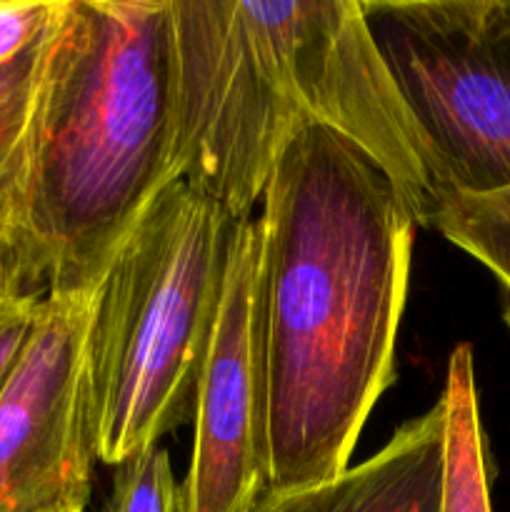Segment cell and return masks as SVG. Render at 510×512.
Instances as JSON below:
<instances>
[{"mask_svg": "<svg viewBox=\"0 0 510 512\" xmlns=\"http://www.w3.org/2000/svg\"><path fill=\"white\" fill-rule=\"evenodd\" d=\"M508 3H510V0H508Z\"/></svg>", "mask_w": 510, "mask_h": 512, "instance_id": "2e32d148", "label": "cell"}, {"mask_svg": "<svg viewBox=\"0 0 510 512\" xmlns=\"http://www.w3.org/2000/svg\"><path fill=\"white\" fill-rule=\"evenodd\" d=\"M48 30L28 50L15 55L10 63L0 65V243L5 248H8L5 228H8L10 200L23 163L25 138H28L40 73H43Z\"/></svg>", "mask_w": 510, "mask_h": 512, "instance_id": "8fae6325", "label": "cell"}, {"mask_svg": "<svg viewBox=\"0 0 510 512\" xmlns=\"http://www.w3.org/2000/svg\"><path fill=\"white\" fill-rule=\"evenodd\" d=\"M260 200L268 478L285 493L343 473L395 383L418 220L373 155L318 123L285 138Z\"/></svg>", "mask_w": 510, "mask_h": 512, "instance_id": "6da1fadb", "label": "cell"}, {"mask_svg": "<svg viewBox=\"0 0 510 512\" xmlns=\"http://www.w3.org/2000/svg\"><path fill=\"white\" fill-rule=\"evenodd\" d=\"M95 293L45 295L0 385V512H85L95 430L88 348Z\"/></svg>", "mask_w": 510, "mask_h": 512, "instance_id": "8992f818", "label": "cell"}, {"mask_svg": "<svg viewBox=\"0 0 510 512\" xmlns=\"http://www.w3.org/2000/svg\"><path fill=\"white\" fill-rule=\"evenodd\" d=\"M43 295H15L0 308V385L33 333Z\"/></svg>", "mask_w": 510, "mask_h": 512, "instance_id": "5bb4252c", "label": "cell"}, {"mask_svg": "<svg viewBox=\"0 0 510 512\" xmlns=\"http://www.w3.org/2000/svg\"><path fill=\"white\" fill-rule=\"evenodd\" d=\"M178 178L250 220L285 138L325 125L373 155L418 225L445 195L360 0H170Z\"/></svg>", "mask_w": 510, "mask_h": 512, "instance_id": "7a4b0ae2", "label": "cell"}, {"mask_svg": "<svg viewBox=\"0 0 510 512\" xmlns=\"http://www.w3.org/2000/svg\"><path fill=\"white\" fill-rule=\"evenodd\" d=\"M425 228L478 260L498 285L500 315L510 330V188L498 193H445Z\"/></svg>", "mask_w": 510, "mask_h": 512, "instance_id": "30bf717a", "label": "cell"}, {"mask_svg": "<svg viewBox=\"0 0 510 512\" xmlns=\"http://www.w3.org/2000/svg\"><path fill=\"white\" fill-rule=\"evenodd\" d=\"M15 295H28V293H23V288H20L13 258H10L8 248L0 243V308H3L10 298H15Z\"/></svg>", "mask_w": 510, "mask_h": 512, "instance_id": "9a60e30c", "label": "cell"}, {"mask_svg": "<svg viewBox=\"0 0 510 512\" xmlns=\"http://www.w3.org/2000/svg\"><path fill=\"white\" fill-rule=\"evenodd\" d=\"M58 8L60 0H0V65L43 38Z\"/></svg>", "mask_w": 510, "mask_h": 512, "instance_id": "4fadbf2b", "label": "cell"}, {"mask_svg": "<svg viewBox=\"0 0 510 512\" xmlns=\"http://www.w3.org/2000/svg\"><path fill=\"white\" fill-rule=\"evenodd\" d=\"M445 478L443 512H493L490 460L480 423L473 348L458 345L445 370Z\"/></svg>", "mask_w": 510, "mask_h": 512, "instance_id": "9c48e42d", "label": "cell"}, {"mask_svg": "<svg viewBox=\"0 0 510 512\" xmlns=\"http://www.w3.org/2000/svg\"><path fill=\"white\" fill-rule=\"evenodd\" d=\"M270 493L268 395L258 315V228L230 240L218 318L195 390L180 512H253Z\"/></svg>", "mask_w": 510, "mask_h": 512, "instance_id": "52a82bcc", "label": "cell"}, {"mask_svg": "<svg viewBox=\"0 0 510 512\" xmlns=\"http://www.w3.org/2000/svg\"><path fill=\"white\" fill-rule=\"evenodd\" d=\"M103 512H180V485L168 450L150 445L115 465Z\"/></svg>", "mask_w": 510, "mask_h": 512, "instance_id": "7c38bea8", "label": "cell"}, {"mask_svg": "<svg viewBox=\"0 0 510 512\" xmlns=\"http://www.w3.org/2000/svg\"><path fill=\"white\" fill-rule=\"evenodd\" d=\"M443 398L375 455L308 488L268 493L253 512H443Z\"/></svg>", "mask_w": 510, "mask_h": 512, "instance_id": "ba28073f", "label": "cell"}, {"mask_svg": "<svg viewBox=\"0 0 510 512\" xmlns=\"http://www.w3.org/2000/svg\"><path fill=\"white\" fill-rule=\"evenodd\" d=\"M445 193L510 188L508 0H360Z\"/></svg>", "mask_w": 510, "mask_h": 512, "instance_id": "5b68a950", "label": "cell"}, {"mask_svg": "<svg viewBox=\"0 0 510 512\" xmlns=\"http://www.w3.org/2000/svg\"><path fill=\"white\" fill-rule=\"evenodd\" d=\"M238 220L175 178L98 288L88 373L95 455L120 465L193 420Z\"/></svg>", "mask_w": 510, "mask_h": 512, "instance_id": "277c9868", "label": "cell"}, {"mask_svg": "<svg viewBox=\"0 0 510 512\" xmlns=\"http://www.w3.org/2000/svg\"><path fill=\"white\" fill-rule=\"evenodd\" d=\"M173 153L170 0H60L5 228L23 293H95Z\"/></svg>", "mask_w": 510, "mask_h": 512, "instance_id": "3957f363", "label": "cell"}]
</instances>
